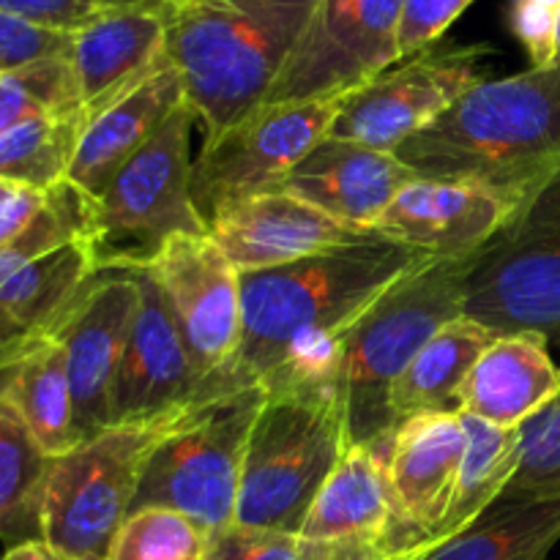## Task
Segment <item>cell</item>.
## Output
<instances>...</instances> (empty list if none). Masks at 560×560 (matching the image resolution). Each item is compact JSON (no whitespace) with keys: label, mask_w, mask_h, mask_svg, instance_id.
Segmentation results:
<instances>
[{"label":"cell","mask_w":560,"mask_h":560,"mask_svg":"<svg viewBox=\"0 0 560 560\" xmlns=\"http://www.w3.org/2000/svg\"><path fill=\"white\" fill-rule=\"evenodd\" d=\"M435 260L386 235L241 273L238 386L342 383V334L413 268Z\"/></svg>","instance_id":"6da1fadb"},{"label":"cell","mask_w":560,"mask_h":560,"mask_svg":"<svg viewBox=\"0 0 560 560\" xmlns=\"http://www.w3.org/2000/svg\"><path fill=\"white\" fill-rule=\"evenodd\" d=\"M394 156L419 178L479 186L517 213L560 173V63L479 82Z\"/></svg>","instance_id":"7a4b0ae2"},{"label":"cell","mask_w":560,"mask_h":560,"mask_svg":"<svg viewBox=\"0 0 560 560\" xmlns=\"http://www.w3.org/2000/svg\"><path fill=\"white\" fill-rule=\"evenodd\" d=\"M320 0H164L167 58L206 140L268 102Z\"/></svg>","instance_id":"3957f363"},{"label":"cell","mask_w":560,"mask_h":560,"mask_svg":"<svg viewBox=\"0 0 560 560\" xmlns=\"http://www.w3.org/2000/svg\"><path fill=\"white\" fill-rule=\"evenodd\" d=\"M241 474L235 523L299 536L317 492L350 446L337 381L262 388Z\"/></svg>","instance_id":"277c9868"},{"label":"cell","mask_w":560,"mask_h":560,"mask_svg":"<svg viewBox=\"0 0 560 560\" xmlns=\"http://www.w3.org/2000/svg\"><path fill=\"white\" fill-rule=\"evenodd\" d=\"M479 252L457 260L435 257L413 268L342 334L350 446H381L394 435L388 392L419 350L446 323L465 315V293Z\"/></svg>","instance_id":"5b68a950"},{"label":"cell","mask_w":560,"mask_h":560,"mask_svg":"<svg viewBox=\"0 0 560 560\" xmlns=\"http://www.w3.org/2000/svg\"><path fill=\"white\" fill-rule=\"evenodd\" d=\"M195 109L180 104L162 129L88 200L85 235L96 273L148 268L170 238L208 233L191 202V126Z\"/></svg>","instance_id":"8992f818"},{"label":"cell","mask_w":560,"mask_h":560,"mask_svg":"<svg viewBox=\"0 0 560 560\" xmlns=\"http://www.w3.org/2000/svg\"><path fill=\"white\" fill-rule=\"evenodd\" d=\"M262 399L260 386H246L189 405L148 454L131 512L173 509L208 539L235 525L246 443Z\"/></svg>","instance_id":"52a82bcc"},{"label":"cell","mask_w":560,"mask_h":560,"mask_svg":"<svg viewBox=\"0 0 560 560\" xmlns=\"http://www.w3.org/2000/svg\"><path fill=\"white\" fill-rule=\"evenodd\" d=\"M184 410L113 424L55 457L42 495V539L71 560H107L148 454Z\"/></svg>","instance_id":"ba28073f"},{"label":"cell","mask_w":560,"mask_h":560,"mask_svg":"<svg viewBox=\"0 0 560 560\" xmlns=\"http://www.w3.org/2000/svg\"><path fill=\"white\" fill-rule=\"evenodd\" d=\"M465 315L498 337L534 331L560 345V173L481 246Z\"/></svg>","instance_id":"9c48e42d"},{"label":"cell","mask_w":560,"mask_h":560,"mask_svg":"<svg viewBox=\"0 0 560 560\" xmlns=\"http://www.w3.org/2000/svg\"><path fill=\"white\" fill-rule=\"evenodd\" d=\"M342 98L262 104L206 140L191 162V202L202 224L211 228L224 211L252 197L282 191L288 175L328 137Z\"/></svg>","instance_id":"30bf717a"},{"label":"cell","mask_w":560,"mask_h":560,"mask_svg":"<svg viewBox=\"0 0 560 560\" xmlns=\"http://www.w3.org/2000/svg\"><path fill=\"white\" fill-rule=\"evenodd\" d=\"M490 47H435L399 60L342 98L328 137L397 153L402 142L441 118L463 93L485 82Z\"/></svg>","instance_id":"8fae6325"},{"label":"cell","mask_w":560,"mask_h":560,"mask_svg":"<svg viewBox=\"0 0 560 560\" xmlns=\"http://www.w3.org/2000/svg\"><path fill=\"white\" fill-rule=\"evenodd\" d=\"M402 11L405 0H320L266 104L348 96L397 66Z\"/></svg>","instance_id":"7c38bea8"},{"label":"cell","mask_w":560,"mask_h":560,"mask_svg":"<svg viewBox=\"0 0 560 560\" xmlns=\"http://www.w3.org/2000/svg\"><path fill=\"white\" fill-rule=\"evenodd\" d=\"M162 288L202 375L224 388L235 381L244 337L241 273L208 233L175 235L148 266Z\"/></svg>","instance_id":"4fadbf2b"},{"label":"cell","mask_w":560,"mask_h":560,"mask_svg":"<svg viewBox=\"0 0 560 560\" xmlns=\"http://www.w3.org/2000/svg\"><path fill=\"white\" fill-rule=\"evenodd\" d=\"M137 279L131 271L93 273L52 337L66 353L77 438L98 435L113 427L115 386L135 320Z\"/></svg>","instance_id":"5bb4252c"},{"label":"cell","mask_w":560,"mask_h":560,"mask_svg":"<svg viewBox=\"0 0 560 560\" xmlns=\"http://www.w3.org/2000/svg\"><path fill=\"white\" fill-rule=\"evenodd\" d=\"M135 320L115 386L113 424L151 421L230 388L211 383L195 364L178 320L148 268H137Z\"/></svg>","instance_id":"9a60e30c"},{"label":"cell","mask_w":560,"mask_h":560,"mask_svg":"<svg viewBox=\"0 0 560 560\" xmlns=\"http://www.w3.org/2000/svg\"><path fill=\"white\" fill-rule=\"evenodd\" d=\"M468 432L463 413H424L405 419L383 443L392 485L397 536L405 547L435 552L438 528L452 503Z\"/></svg>","instance_id":"2e32d148"},{"label":"cell","mask_w":560,"mask_h":560,"mask_svg":"<svg viewBox=\"0 0 560 560\" xmlns=\"http://www.w3.org/2000/svg\"><path fill=\"white\" fill-rule=\"evenodd\" d=\"M208 235L238 273H246L288 266L337 246L359 244L377 233L348 228L290 191H271L224 211L217 222H211Z\"/></svg>","instance_id":"e0dca14e"},{"label":"cell","mask_w":560,"mask_h":560,"mask_svg":"<svg viewBox=\"0 0 560 560\" xmlns=\"http://www.w3.org/2000/svg\"><path fill=\"white\" fill-rule=\"evenodd\" d=\"M71 66L85 124L145 82L167 60V25L156 5H113L71 36Z\"/></svg>","instance_id":"ac0fdd59"},{"label":"cell","mask_w":560,"mask_h":560,"mask_svg":"<svg viewBox=\"0 0 560 560\" xmlns=\"http://www.w3.org/2000/svg\"><path fill=\"white\" fill-rule=\"evenodd\" d=\"M514 217L501 197L468 184L416 178L377 219L375 233L441 260L476 255Z\"/></svg>","instance_id":"d6986e66"},{"label":"cell","mask_w":560,"mask_h":560,"mask_svg":"<svg viewBox=\"0 0 560 560\" xmlns=\"http://www.w3.org/2000/svg\"><path fill=\"white\" fill-rule=\"evenodd\" d=\"M419 175L394 153L326 137L288 175L282 191L320 208L337 222L375 230L394 197Z\"/></svg>","instance_id":"ffe728a7"},{"label":"cell","mask_w":560,"mask_h":560,"mask_svg":"<svg viewBox=\"0 0 560 560\" xmlns=\"http://www.w3.org/2000/svg\"><path fill=\"white\" fill-rule=\"evenodd\" d=\"M184 102V80L167 58L135 91L88 120L66 173V184L74 186L88 200H96L115 173L162 129L164 120Z\"/></svg>","instance_id":"44dd1931"},{"label":"cell","mask_w":560,"mask_h":560,"mask_svg":"<svg viewBox=\"0 0 560 560\" xmlns=\"http://www.w3.org/2000/svg\"><path fill=\"white\" fill-rule=\"evenodd\" d=\"M299 536L312 545H388L394 550H421L405 547L397 536L383 443L348 446L317 492Z\"/></svg>","instance_id":"7402d4cb"},{"label":"cell","mask_w":560,"mask_h":560,"mask_svg":"<svg viewBox=\"0 0 560 560\" xmlns=\"http://www.w3.org/2000/svg\"><path fill=\"white\" fill-rule=\"evenodd\" d=\"M534 331L503 334L465 381L459 413L517 430L560 397V366Z\"/></svg>","instance_id":"603a6c76"},{"label":"cell","mask_w":560,"mask_h":560,"mask_svg":"<svg viewBox=\"0 0 560 560\" xmlns=\"http://www.w3.org/2000/svg\"><path fill=\"white\" fill-rule=\"evenodd\" d=\"M0 402L20 416L52 459L80 443L66 353L52 334L0 355Z\"/></svg>","instance_id":"cb8c5ba5"},{"label":"cell","mask_w":560,"mask_h":560,"mask_svg":"<svg viewBox=\"0 0 560 560\" xmlns=\"http://www.w3.org/2000/svg\"><path fill=\"white\" fill-rule=\"evenodd\" d=\"M96 268L82 238L27 262L0 284V355L55 331Z\"/></svg>","instance_id":"d4e9b609"},{"label":"cell","mask_w":560,"mask_h":560,"mask_svg":"<svg viewBox=\"0 0 560 560\" xmlns=\"http://www.w3.org/2000/svg\"><path fill=\"white\" fill-rule=\"evenodd\" d=\"M495 339V331L468 315L446 323L394 381L388 392L394 424L424 413H459L465 381Z\"/></svg>","instance_id":"484cf974"},{"label":"cell","mask_w":560,"mask_h":560,"mask_svg":"<svg viewBox=\"0 0 560 560\" xmlns=\"http://www.w3.org/2000/svg\"><path fill=\"white\" fill-rule=\"evenodd\" d=\"M560 541L558 498L501 495L427 560H547Z\"/></svg>","instance_id":"4316f807"},{"label":"cell","mask_w":560,"mask_h":560,"mask_svg":"<svg viewBox=\"0 0 560 560\" xmlns=\"http://www.w3.org/2000/svg\"><path fill=\"white\" fill-rule=\"evenodd\" d=\"M463 421L468 432V448L448 512L435 534L438 545H446L448 539L468 530L487 509L495 506L520 468V448H523L520 427L509 430L465 413Z\"/></svg>","instance_id":"83f0119b"},{"label":"cell","mask_w":560,"mask_h":560,"mask_svg":"<svg viewBox=\"0 0 560 560\" xmlns=\"http://www.w3.org/2000/svg\"><path fill=\"white\" fill-rule=\"evenodd\" d=\"M52 457L20 416L0 402V541L42 539V495Z\"/></svg>","instance_id":"f1b7e54d"},{"label":"cell","mask_w":560,"mask_h":560,"mask_svg":"<svg viewBox=\"0 0 560 560\" xmlns=\"http://www.w3.org/2000/svg\"><path fill=\"white\" fill-rule=\"evenodd\" d=\"M85 118H44L0 131V180L49 191L66 180Z\"/></svg>","instance_id":"f546056e"},{"label":"cell","mask_w":560,"mask_h":560,"mask_svg":"<svg viewBox=\"0 0 560 560\" xmlns=\"http://www.w3.org/2000/svg\"><path fill=\"white\" fill-rule=\"evenodd\" d=\"M77 115H82V98L69 55L0 74V131L31 120Z\"/></svg>","instance_id":"4dcf8cb0"},{"label":"cell","mask_w":560,"mask_h":560,"mask_svg":"<svg viewBox=\"0 0 560 560\" xmlns=\"http://www.w3.org/2000/svg\"><path fill=\"white\" fill-rule=\"evenodd\" d=\"M208 536L173 509H140L126 517L107 560H206Z\"/></svg>","instance_id":"1f68e13d"},{"label":"cell","mask_w":560,"mask_h":560,"mask_svg":"<svg viewBox=\"0 0 560 560\" xmlns=\"http://www.w3.org/2000/svg\"><path fill=\"white\" fill-rule=\"evenodd\" d=\"M523 448L520 468L503 495L558 498L560 495V397L520 427Z\"/></svg>","instance_id":"d6a6232c"},{"label":"cell","mask_w":560,"mask_h":560,"mask_svg":"<svg viewBox=\"0 0 560 560\" xmlns=\"http://www.w3.org/2000/svg\"><path fill=\"white\" fill-rule=\"evenodd\" d=\"M328 545H312L295 534L230 525L211 536L206 560H323Z\"/></svg>","instance_id":"836d02e7"},{"label":"cell","mask_w":560,"mask_h":560,"mask_svg":"<svg viewBox=\"0 0 560 560\" xmlns=\"http://www.w3.org/2000/svg\"><path fill=\"white\" fill-rule=\"evenodd\" d=\"M71 36L74 33L52 31L0 11V74L25 69L38 60L71 55Z\"/></svg>","instance_id":"e575fe53"},{"label":"cell","mask_w":560,"mask_h":560,"mask_svg":"<svg viewBox=\"0 0 560 560\" xmlns=\"http://www.w3.org/2000/svg\"><path fill=\"white\" fill-rule=\"evenodd\" d=\"M470 3L474 0H405L397 38L399 60H408L441 44L443 33L465 14Z\"/></svg>","instance_id":"d590c367"},{"label":"cell","mask_w":560,"mask_h":560,"mask_svg":"<svg viewBox=\"0 0 560 560\" xmlns=\"http://www.w3.org/2000/svg\"><path fill=\"white\" fill-rule=\"evenodd\" d=\"M560 0H509V27L534 69L556 63Z\"/></svg>","instance_id":"8d00e7d4"},{"label":"cell","mask_w":560,"mask_h":560,"mask_svg":"<svg viewBox=\"0 0 560 560\" xmlns=\"http://www.w3.org/2000/svg\"><path fill=\"white\" fill-rule=\"evenodd\" d=\"M109 0H0V11L22 16L36 25L52 27V31L74 33L82 25L102 14L104 9H113Z\"/></svg>","instance_id":"74e56055"},{"label":"cell","mask_w":560,"mask_h":560,"mask_svg":"<svg viewBox=\"0 0 560 560\" xmlns=\"http://www.w3.org/2000/svg\"><path fill=\"white\" fill-rule=\"evenodd\" d=\"M52 189H31V186L0 180V249L14 244L47 208Z\"/></svg>","instance_id":"f35d334b"},{"label":"cell","mask_w":560,"mask_h":560,"mask_svg":"<svg viewBox=\"0 0 560 560\" xmlns=\"http://www.w3.org/2000/svg\"><path fill=\"white\" fill-rule=\"evenodd\" d=\"M430 550H394L388 545H328L323 560H427Z\"/></svg>","instance_id":"ab89813d"},{"label":"cell","mask_w":560,"mask_h":560,"mask_svg":"<svg viewBox=\"0 0 560 560\" xmlns=\"http://www.w3.org/2000/svg\"><path fill=\"white\" fill-rule=\"evenodd\" d=\"M0 560H71V558H66L63 552L49 547L44 539H33V541H22V545L9 547L5 556Z\"/></svg>","instance_id":"60d3db41"},{"label":"cell","mask_w":560,"mask_h":560,"mask_svg":"<svg viewBox=\"0 0 560 560\" xmlns=\"http://www.w3.org/2000/svg\"><path fill=\"white\" fill-rule=\"evenodd\" d=\"M115 5H156V9H164V0H109Z\"/></svg>","instance_id":"b9f144b4"},{"label":"cell","mask_w":560,"mask_h":560,"mask_svg":"<svg viewBox=\"0 0 560 560\" xmlns=\"http://www.w3.org/2000/svg\"><path fill=\"white\" fill-rule=\"evenodd\" d=\"M556 63H560V22H558V38H556Z\"/></svg>","instance_id":"7bdbcfd3"}]
</instances>
